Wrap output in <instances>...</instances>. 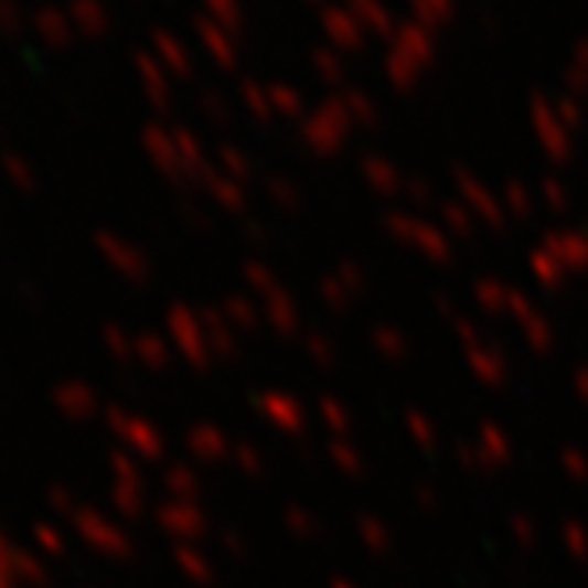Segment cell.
Listing matches in <instances>:
<instances>
[{"label": "cell", "mask_w": 588, "mask_h": 588, "mask_svg": "<svg viewBox=\"0 0 588 588\" xmlns=\"http://www.w3.org/2000/svg\"><path fill=\"white\" fill-rule=\"evenodd\" d=\"M575 64H581V68H588V40H581V43H578V50H575Z\"/></svg>", "instance_id": "1"}]
</instances>
